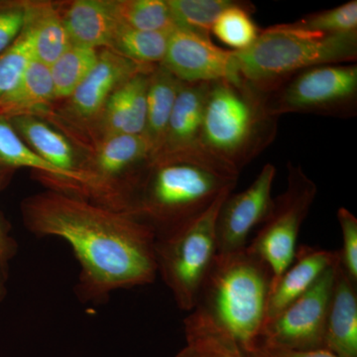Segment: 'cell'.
<instances>
[{"mask_svg":"<svg viewBox=\"0 0 357 357\" xmlns=\"http://www.w3.org/2000/svg\"><path fill=\"white\" fill-rule=\"evenodd\" d=\"M26 229L69 244L79 266L77 293L100 303L117 290L156 279L153 230L128 211L115 210L69 192L50 189L21 206Z\"/></svg>","mask_w":357,"mask_h":357,"instance_id":"cell-1","label":"cell"},{"mask_svg":"<svg viewBox=\"0 0 357 357\" xmlns=\"http://www.w3.org/2000/svg\"><path fill=\"white\" fill-rule=\"evenodd\" d=\"M239 173L202 146L157 155L145 167L128 206L159 237L203 213Z\"/></svg>","mask_w":357,"mask_h":357,"instance_id":"cell-2","label":"cell"},{"mask_svg":"<svg viewBox=\"0 0 357 357\" xmlns=\"http://www.w3.org/2000/svg\"><path fill=\"white\" fill-rule=\"evenodd\" d=\"M272 278L267 263L248 246L217 253L190 312L246 349L255 344L264 326Z\"/></svg>","mask_w":357,"mask_h":357,"instance_id":"cell-3","label":"cell"},{"mask_svg":"<svg viewBox=\"0 0 357 357\" xmlns=\"http://www.w3.org/2000/svg\"><path fill=\"white\" fill-rule=\"evenodd\" d=\"M279 117L268 95L243 79L211 83L199 146L237 173L274 142Z\"/></svg>","mask_w":357,"mask_h":357,"instance_id":"cell-4","label":"cell"},{"mask_svg":"<svg viewBox=\"0 0 357 357\" xmlns=\"http://www.w3.org/2000/svg\"><path fill=\"white\" fill-rule=\"evenodd\" d=\"M234 52L241 79L270 95L303 70L356 61L357 33L326 35L293 23L274 25L260 30L249 48Z\"/></svg>","mask_w":357,"mask_h":357,"instance_id":"cell-5","label":"cell"},{"mask_svg":"<svg viewBox=\"0 0 357 357\" xmlns=\"http://www.w3.org/2000/svg\"><path fill=\"white\" fill-rule=\"evenodd\" d=\"M225 191L203 213L178 229L156 237L157 273L172 293L178 309L192 312L199 289L217 255L215 223Z\"/></svg>","mask_w":357,"mask_h":357,"instance_id":"cell-6","label":"cell"},{"mask_svg":"<svg viewBox=\"0 0 357 357\" xmlns=\"http://www.w3.org/2000/svg\"><path fill=\"white\" fill-rule=\"evenodd\" d=\"M270 112L349 117L356 114L357 66H317L291 77L268 95Z\"/></svg>","mask_w":357,"mask_h":357,"instance_id":"cell-7","label":"cell"},{"mask_svg":"<svg viewBox=\"0 0 357 357\" xmlns=\"http://www.w3.org/2000/svg\"><path fill=\"white\" fill-rule=\"evenodd\" d=\"M286 190L276 199L261 229L248 245L271 269L272 288L290 266L301 227L311 210L318 187L300 165L289 162Z\"/></svg>","mask_w":357,"mask_h":357,"instance_id":"cell-8","label":"cell"},{"mask_svg":"<svg viewBox=\"0 0 357 357\" xmlns=\"http://www.w3.org/2000/svg\"><path fill=\"white\" fill-rule=\"evenodd\" d=\"M337 264L328 268L309 290L265 324L257 340L297 351L325 349L326 319Z\"/></svg>","mask_w":357,"mask_h":357,"instance_id":"cell-9","label":"cell"},{"mask_svg":"<svg viewBox=\"0 0 357 357\" xmlns=\"http://www.w3.org/2000/svg\"><path fill=\"white\" fill-rule=\"evenodd\" d=\"M276 173L273 164H266L252 184L222 202L215 223L217 253L234 252L248 245L251 230L264 222L273 206L272 187Z\"/></svg>","mask_w":357,"mask_h":357,"instance_id":"cell-10","label":"cell"},{"mask_svg":"<svg viewBox=\"0 0 357 357\" xmlns=\"http://www.w3.org/2000/svg\"><path fill=\"white\" fill-rule=\"evenodd\" d=\"M160 65L182 83L241 79L234 51L178 28L170 33L165 57Z\"/></svg>","mask_w":357,"mask_h":357,"instance_id":"cell-11","label":"cell"},{"mask_svg":"<svg viewBox=\"0 0 357 357\" xmlns=\"http://www.w3.org/2000/svg\"><path fill=\"white\" fill-rule=\"evenodd\" d=\"M156 66L138 64L103 49L98 62L70 96L69 112L79 121H91L102 114L107 100L117 89L141 73L152 72Z\"/></svg>","mask_w":357,"mask_h":357,"instance_id":"cell-12","label":"cell"},{"mask_svg":"<svg viewBox=\"0 0 357 357\" xmlns=\"http://www.w3.org/2000/svg\"><path fill=\"white\" fill-rule=\"evenodd\" d=\"M338 261L340 250H328L305 244L298 246L290 266L270 292L265 324L309 290L328 268Z\"/></svg>","mask_w":357,"mask_h":357,"instance_id":"cell-13","label":"cell"},{"mask_svg":"<svg viewBox=\"0 0 357 357\" xmlns=\"http://www.w3.org/2000/svg\"><path fill=\"white\" fill-rule=\"evenodd\" d=\"M325 349L338 357H357L356 283L338 261L326 319Z\"/></svg>","mask_w":357,"mask_h":357,"instance_id":"cell-14","label":"cell"},{"mask_svg":"<svg viewBox=\"0 0 357 357\" xmlns=\"http://www.w3.org/2000/svg\"><path fill=\"white\" fill-rule=\"evenodd\" d=\"M62 16L72 45L98 51L110 48L121 25L112 0H75Z\"/></svg>","mask_w":357,"mask_h":357,"instance_id":"cell-15","label":"cell"},{"mask_svg":"<svg viewBox=\"0 0 357 357\" xmlns=\"http://www.w3.org/2000/svg\"><path fill=\"white\" fill-rule=\"evenodd\" d=\"M8 121L26 144L39 156L61 170L84 178L86 181L84 198H86L93 185V177L84 170L74 148L63 134L34 115L13 117Z\"/></svg>","mask_w":357,"mask_h":357,"instance_id":"cell-16","label":"cell"},{"mask_svg":"<svg viewBox=\"0 0 357 357\" xmlns=\"http://www.w3.org/2000/svg\"><path fill=\"white\" fill-rule=\"evenodd\" d=\"M211 83H183L174 105L163 146L157 155L199 146Z\"/></svg>","mask_w":357,"mask_h":357,"instance_id":"cell-17","label":"cell"},{"mask_svg":"<svg viewBox=\"0 0 357 357\" xmlns=\"http://www.w3.org/2000/svg\"><path fill=\"white\" fill-rule=\"evenodd\" d=\"M152 72L131 77L110 96L100 116L103 137L117 134H144L147 89Z\"/></svg>","mask_w":357,"mask_h":357,"instance_id":"cell-18","label":"cell"},{"mask_svg":"<svg viewBox=\"0 0 357 357\" xmlns=\"http://www.w3.org/2000/svg\"><path fill=\"white\" fill-rule=\"evenodd\" d=\"M0 167L8 169L29 168L43 174L51 189L84 197L86 181L52 165L28 146L8 119L0 117Z\"/></svg>","mask_w":357,"mask_h":357,"instance_id":"cell-19","label":"cell"},{"mask_svg":"<svg viewBox=\"0 0 357 357\" xmlns=\"http://www.w3.org/2000/svg\"><path fill=\"white\" fill-rule=\"evenodd\" d=\"M25 27L31 36L33 58L48 67L72 46L62 13L53 4L28 2Z\"/></svg>","mask_w":357,"mask_h":357,"instance_id":"cell-20","label":"cell"},{"mask_svg":"<svg viewBox=\"0 0 357 357\" xmlns=\"http://www.w3.org/2000/svg\"><path fill=\"white\" fill-rule=\"evenodd\" d=\"M182 84V82L161 65H157L150 74L144 135L151 144V159L163 146L171 114Z\"/></svg>","mask_w":357,"mask_h":357,"instance_id":"cell-21","label":"cell"},{"mask_svg":"<svg viewBox=\"0 0 357 357\" xmlns=\"http://www.w3.org/2000/svg\"><path fill=\"white\" fill-rule=\"evenodd\" d=\"M55 100L48 66L33 60L17 86L0 98V117L34 115Z\"/></svg>","mask_w":357,"mask_h":357,"instance_id":"cell-22","label":"cell"},{"mask_svg":"<svg viewBox=\"0 0 357 357\" xmlns=\"http://www.w3.org/2000/svg\"><path fill=\"white\" fill-rule=\"evenodd\" d=\"M184 326L185 345L177 357H243L234 338L197 314L190 312Z\"/></svg>","mask_w":357,"mask_h":357,"instance_id":"cell-23","label":"cell"},{"mask_svg":"<svg viewBox=\"0 0 357 357\" xmlns=\"http://www.w3.org/2000/svg\"><path fill=\"white\" fill-rule=\"evenodd\" d=\"M171 32L143 31L121 23L107 50L138 64L160 65L165 57Z\"/></svg>","mask_w":357,"mask_h":357,"instance_id":"cell-24","label":"cell"},{"mask_svg":"<svg viewBox=\"0 0 357 357\" xmlns=\"http://www.w3.org/2000/svg\"><path fill=\"white\" fill-rule=\"evenodd\" d=\"M95 49L72 45L49 67L54 93L59 98H69L91 70L98 59Z\"/></svg>","mask_w":357,"mask_h":357,"instance_id":"cell-25","label":"cell"},{"mask_svg":"<svg viewBox=\"0 0 357 357\" xmlns=\"http://www.w3.org/2000/svg\"><path fill=\"white\" fill-rule=\"evenodd\" d=\"M121 24L143 31L171 32L175 29L167 0H112Z\"/></svg>","mask_w":357,"mask_h":357,"instance_id":"cell-26","label":"cell"},{"mask_svg":"<svg viewBox=\"0 0 357 357\" xmlns=\"http://www.w3.org/2000/svg\"><path fill=\"white\" fill-rule=\"evenodd\" d=\"M236 0H167L176 28L211 39L215 20Z\"/></svg>","mask_w":357,"mask_h":357,"instance_id":"cell-27","label":"cell"},{"mask_svg":"<svg viewBox=\"0 0 357 357\" xmlns=\"http://www.w3.org/2000/svg\"><path fill=\"white\" fill-rule=\"evenodd\" d=\"M255 8L249 2L236 1L223 10L213 26L211 34L232 51L249 48L259 36L260 30L252 20Z\"/></svg>","mask_w":357,"mask_h":357,"instance_id":"cell-28","label":"cell"},{"mask_svg":"<svg viewBox=\"0 0 357 357\" xmlns=\"http://www.w3.org/2000/svg\"><path fill=\"white\" fill-rule=\"evenodd\" d=\"M33 60L31 36L24 24L20 36L0 54V98L17 86Z\"/></svg>","mask_w":357,"mask_h":357,"instance_id":"cell-29","label":"cell"},{"mask_svg":"<svg viewBox=\"0 0 357 357\" xmlns=\"http://www.w3.org/2000/svg\"><path fill=\"white\" fill-rule=\"evenodd\" d=\"M293 24L301 29L326 35L357 33V1L351 0L335 8L307 14Z\"/></svg>","mask_w":357,"mask_h":357,"instance_id":"cell-30","label":"cell"},{"mask_svg":"<svg viewBox=\"0 0 357 357\" xmlns=\"http://www.w3.org/2000/svg\"><path fill=\"white\" fill-rule=\"evenodd\" d=\"M337 217L342 234L340 263L347 276L357 284V218L345 208H338Z\"/></svg>","mask_w":357,"mask_h":357,"instance_id":"cell-31","label":"cell"},{"mask_svg":"<svg viewBox=\"0 0 357 357\" xmlns=\"http://www.w3.org/2000/svg\"><path fill=\"white\" fill-rule=\"evenodd\" d=\"M27 1L0 2V54L20 36L24 27Z\"/></svg>","mask_w":357,"mask_h":357,"instance_id":"cell-32","label":"cell"},{"mask_svg":"<svg viewBox=\"0 0 357 357\" xmlns=\"http://www.w3.org/2000/svg\"><path fill=\"white\" fill-rule=\"evenodd\" d=\"M241 351L243 357H338L325 349L297 351L267 344L260 340H256L255 344Z\"/></svg>","mask_w":357,"mask_h":357,"instance_id":"cell-33","label":"cell"},{"mask_svg":"<svg viewBox=\"0 0 357 357\" xmlns=\"http://www.w3.org/2000/svg\"><path fill=\"white\" fill-rule=\"evenodd\" d=\"M16 252V243L7 234L3 223L0 220V297L3 296L6 270L8 263Z\"/></svg>","mask_w":357,"mask_h":357,"instance_id":"cell-34","label":"cell"}]
</instances>
